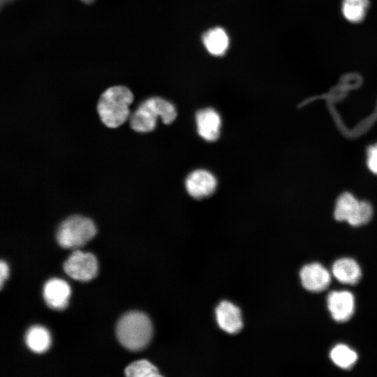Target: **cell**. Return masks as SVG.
<instances>
[{
  "mask_svg": "<svg viewBox=\"0 0 377 377\" xmlns=\"http://www.w3.org/2000/svg\"><path fill=\"white\" fill-rule=\"evenodd\" d=\"M94 221L81 215H72L59 226L56 239L64 249H77L85 245L96 234Z\"/></svg>",
  "mask_w": 377,
  "mask_h": 377,
  "instance_id": "4",
  "label": "cell"
},
{
  "mask_svg": "<svg viewBox=\"0 0 377 377\" xmlns=\"http://www.w3.org/2000/svg\"><path fill=\"white\" fill-rule=\"evenodd\" d=\"M226 31L217 27L207 30L202 36V43L209 53L214 56L223 55L229 47Z\"/></svg>",
  "mask_w": 377,
  "mask_h": 377,
  "instance_id": "14",
  "label": "cell"
},
{
  "mask_svg": "<svg viewBox=\"0 0 377 377\" xmlns=\"http://www.w3.org/2000/svg\"><path fill=\"white\" fill-rule=\"evenodd\" d=\"M116 334L124 348L132 351L140 350L148 345L151 339V323L142 312H127L118 320Z\"/></svg>",
  "mask_w": 377,
  "mask_h": 377,
  "instance_id": "3",
  "label": "cell"
},
{
  "mask_svg": "<svg viewBox=\"0 0 377 377\" xmlns=\"http://www.w3.org/2000/svg\"><path fill=\"white\" fill-rule=\"evenodd\" d=\"M12 0H1V7H3V5L7 4L8 3L10 2Z\"/></svg>",
  "mask_w": 377,
  "mask_h": 377,
  "instance_id": "21",
  "label": "cell"
},
{
  "mask_svg": "<svg viewBox=\"0 0 377 377\" xmlns=\"http://www.w3.org/2000/svg\"><path fill=\"white\" fill-rule=\"evenodd\" d=\"M197 132L205 140L216 141L221 132V118L216 110L212 108L200 110L195 114Z\"/></svg>",
  "mask_w": 377,
  "mask_h": 377,
  "instance_id": "10",
  "label": "cell"
},
{
  "mask_svg": "<svg viewBox=\"0 0 377 377\" xmlns=\"http://www.w3.org/2000/svg\"><path fill=\"white\" fill-rule=\"evenodd\" d=\"M8 276V267L6 262L1 260L0 263V287L2 289L4 281Z\"/></svg>",
  "mask_w": 377,
  "mask_h": 377,
  "instance_id": "20",
  "label": "cell"
},
{
  "mask_svg": "<svg viewBox=\"0 0 377 377\" xmlns=\"http://www.w3.org/2000/svg\"><path fill=\"white\" fill-rule=\"evenodd\" d=\"M217 323L221 329L229 334L239 332L243 322L240 309L228 301L221 302L215 310Z\"/></svg>",
  "mask_w": 377,
  "mask_h": 377,
  "instance_id": "12",
  "label": "cell"
},
{
  "mask_svg": "<svg viewBox=\"0 0 377 377\" xmlns=\"http://www.w3.org/2000/svg\"><path fill=\"white\" fill-rule=\"evenodd\" d=\"M327 304L332 318L337 322L347 321L353 314L355 299L348 291L331 292L328 295Z\"/></svg>",
  "mask_w": 377,
  "mask_h": 377,
  "instance_id": "9",
  "label": "cell"
},
{
  "mask_svg": "<svg viewBox=\"0 0 377 377\" xmlns=\"http://www.w3.org/2000/svg\"><path fill=\"white\" fill-rule=\"evenodd\" d=\"M65 272L71 278L88 281L94 279L98 272V263L91 253L74 251L64 263Z\"/></svg>",
  "mask_w": 377,
  "mask_h": 377,
  "instance_id": "6",
  "label": "cell"
},
{
  "mask_svg": "<svg viewBox=\"0 0 377 377\" xmlns=\"http://www.w3.org/2000/svg\"><path fill=\"white\" fill-rule=\"evenodd\" d=\"M367 165L371 172L377 175V143L367 149Z\"/></svg>",
  "mask_w": 377,
  "mask_h": 377,
  "instance_id": "19",
  "label": "cell"
},
{
  "mask_svg": "<svg viewBox=\"0 0 377 377\" xmlns=\"http://www.w3.org/2000/svg\"><path fill=\"white\" fill-rule=\"evenodd\" d=\"M70 295V286L62 279L53 278L44 285V300L47 305L52 309L64 310L68 306Z\"/></svg>",
  "mask_w": 377,
  "mask_h": 377,
  "instance_id": "11",
  "label": "cell"
},
{
  "mask_svg": "<svg viewBox=\"0 0 377 377\" xmlns=\"http://www.w3.org/2000/svg\"><path fill=\"white\" fill-rule=\"evenodd\" d=\"M185 186L191 197L202 199L211 195L215 191L217 180L209 171L198 169L193 170L187 176Z\"/></svg>",
  "mask_w": 377,
  "mask_h": 377,
  "instance_id": "7",
  "label": "cell"
},
{
  "mask_svg": "<svg viewBox=\"0 0 377 377\" xmlns=\"http://www.w3.org/2000/svg\"><path fill=\"white\" fill-rule=\"evenodd\" d=\"M373 216V208L367 201H360L345 192L336 201L334 216L339 221H346L353 226L367 223Z\"/></svg>",
  "mask_w": 377,
  "mask_h": 377,
  "instance_id": "5",
  "label": "cell"
},
{
  "mask_svg": "<svg viewBox=\"0 0 377 377\" xmlns=\"http://www.w3.org/2000/svg\"><path fill=\"white\" fill-rule=\"evenodd\" d=\"M332 361L339 367L344 369L351 368L357 362V354L344 344H338L330 352Z\"/></svg>",
  "mask_w": 377,
  "mask_h": 377,
  "instance_id": "16",
  "label": "cell"
},
{
  "mask_svg": "<svg viewBox=\"0 0 377 377\" xmlns=\"http://www.w3.org/2000/svg\"><path fill=\"white\" fill-rule=\"evenodd\" d=\"M368 6V0H343L342 12L346 20L356 23L364 19Z\"/></svg>",
  "mask_w": 377,
  "mask_h": 377,
  "instance_id": "17",
  "label": "cell"
},
{
  "mask_svg": "<svg viewBox=\"0 0 377 377\" xmlns=\"http://www.w3.org/2000/svg\"><path fill=\"white\" fill-rule=\"evenodd\" d=\"M177 110L172 103L158 96L150 97L139 104L130 117V126L139 133L152 131L160 118L165 124H170L177 117Z\"/></svg>",
  "mask_w": 377,
  "mask_h": 377,
  "instance_id": "2",
  "label": "cell"
},
{
  "mask_svg": "<svg viewBox=\"0 0 377 377\" xmlns=\"http://www.w3.org/2000/svg\"><path fill=\"white\" fill-rule=\"evenodd\" d=\"M25 341L31 350L36 353H43L49 349L51 337L45 327L34 325L27 332Z\"/></svg>",
  "mask_w": 377,
  "mask_h": 377,
  "instance_id": "15",
  "label": "cell"
},
{
  "mask_svg": "<svg viewBox=\"0 0 377 377\" xmlns=\"http://www.w3.org/2000/svg\"><path fill=\"white\" fill-rule=\"evenodd\" d=\"M300 276L303 287L315 293L325 290L331 281L328 270L317 263L304 265L300 270Z\"/></svg>",
  "mask_w": 377,
  "mask_h": 377,
  "instance_id": "8",
  "label": "cell"
},
{
  "mask_svg": "<svg viewBox=\"0 0 377 377\" xmlns=\"http://www.w3.org/2000/svg\"><path fill=\"white\" fill-rule=\"evenodd\" d=\"M334 278L341 283L355 284L361 278V269L357 263L351 258H344L335 261L332 267Z\"/></svg>",
  "mask_w": 377,
  "mask_h": 377,
  "instance_id": "13",
  "label": "cell"
},
{
  "mask_svg": "<svg viewBox=\"0 0 377 377\" xmlns=\"http://www.w3.org/2000/svg\"><path fill=\"white\" fill-rule=\"evenodd\" d=\"M133 101V95L126 86L108 88L97 103V111L103 124L112 128L123 124L129 116V105Z\"/></svg>",
  "mask_w": 377,
  "mask_h": 377,
  "instance_id": "1",
  "label": "cell"
},
{
  "mask_svg": "<svg viewBox=\"0 0 377 377\" xmlns=\"http://www.w3.org/2000/svg\"><path fill=\"white\" fill-rule=\"evenodd\" d=\"M125 374L129 377L161 376L158 369L146 360L132 362L125 369Z\"/></svg>",
  "mask_w": 377,
  "mask_h": 377,
  "instance_id": "18",
  "label": "cell"
},
{
  "mask_svg": "<svg viewBox=\"0 0 377 377\" xmlns=\"http://www.w3.org/2000/svg\"><path fill=\"white\" fill-rule=\"evenodd\" d=\"M80 1L87 4L91 3L94 1V0H80Z\"/></svg>",
  "mask_w": 377,
  "mask_h": 377,
  "instance_id": "22",
  "label": "cell"
}]
</instances>
